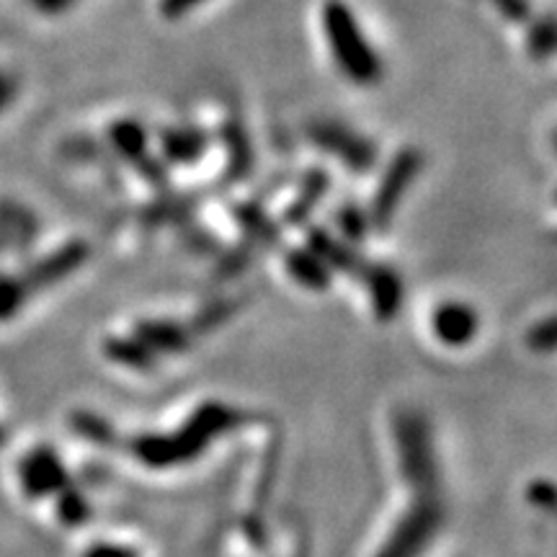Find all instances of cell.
Here are the masks:
<instances>
[{
  "instance_id": "cell-29",
  "label": "cell",
  "mask_w": 557,
  "mask_h": 557,
  "mask_svg": "<svg viewBox=\"0 0 557 557\" xmlns=\"http://www.w3.org/2000/svg\"><path fill=\"white\" fill-rule=\"evenodd\" d=\"M230 315H233V302H214V305H209V308L201 310L197 318H194V329L209 331V329H214V325L225 323Z\"/></svg>"
},
{
  "instance_id": "cell-18",
  "label": "cell",
  "mask_w": 557,
  "mask_h": 557,
  "mask_svg": "<svg viewBox=\"0 0 557 557\" xmlns=\"http://www.w3.org/2000/svg\"><path fill=\"white\" fill-rule=\"evenodd\" d=\"M284 267H287V274L297 284H302V287L312 292H325L331 287L333 271L308 246L284 250Z\"/></svg>"
},
{
  "instance_id": "cell-25",
  "label": "cell",
  "mask_w": 557,
  "mask_h": 557,
  "mask_svg": "<svg viewBox=\"0 0 557 557\" xmlns=\"http://www.w3.org/2000/svg\"><path fill=\"white\" fill-rule=\"evenodd\" d=\"M62 156L75 160V163H88V160H94V163H99L101 156H103V145H99V139L88 137V135H75L62 143Z\"/></svg>"
},
{
  "instance_id": "cell-1",
  "label": "cell",
  "mask_w": 557,
  "mask_h": 557,
  "mask_svg": "<svg viewBox=\"0 0 557 557\" xmlns=\"http://www.w3.org/2000/svg\"><path fill=\"white\" fill-rule=\"evenodd\" d=\"M243 421L238 410L222 406V403H207L184 429L173 436H139L132 442V455L148 468H173V465L189 462L199 457L214 436L225 434Z\"/></svg>"
},
{
  "instance_id": "cell-16",
  "label": "cell",
  "mask_w": 557,
  "mask_h": 557,
  "mask_svg": "<svg viewBox=\"0 0 557 557\" xmlns=\"http://www.w3.org/2000/svg\"><path fill=\"white\" fill-rule=\"evenodd\" d=\"M233 218L238 222L250 246L276 248L282 243V227L269 218V212L259 201H235Z\"/></svg>"
},
{
  "instance_id": "cell-17",
  "label": "cell",
  "mask_w": 557,
  "mask_h": 557,
  "mask_svg": "<svg viewBox=\"0 0 557 557\" xmlns=\"http://www.w3.org/2000/svg\"><path fill=\"white\" fill-rule=\"evenodd\" d=\"M197 205H199V194H178V191L163 189L158 194V199H152L150 205L143 209L139 220L150 227L165 225V222L184 225V222L191 220Z\"/></svg>"
},
{
  "instance_id": "cell-19",
  "label": "cell",
  "mask_w": 557,
  "mask_h": 557,
  "mask_svg": "<svg viewBox=\"0 0 557 557\" xmlns=\"http://www.w3.org/2000/svg\"><path fill=\"white\" fill-rule=\"evenodd\" d=\"M135 333L139 344L148 346L152 354H181L189 348V333L173 320H143Z\"/></svg>"
},
{
  "instance_id": "cell-27",
  "label": "cell",
  "mask_w": 557,
  "mask_h": 557,
  "mask_svg": "<svg viewBox=\"0 0 557 557\" xmlns=\"http://www.w3.org/2000/svg\"><path fill=\"white\" fill-rule=\"evenodd\" d=\"M253 248L256 246H250V243H243V246H238V248L225 250V253H222V259H220L222 276H235V274H240L243 269H248L250 253H253Z\"/></svg>"
},
{
  "instance_id": "cell-35",
  "label": "cell",
  "mask_w": 557,
  "mask_h": 557,
  "mask_svg": "<svg viewBox=\"0 0 557 557\" xmlns=\"http://www.w3.org/2000/svg\"><path fill=\"white\" fill-rule=\"evenodd\" d=\"M78 3V0H32V5L41 13H47V16H58V13H65L73 9V5Z\"/></svg>"
},
{
  "instance_id": "cell-28",
  "label": "cell",
  "mask_w": 557,
  "mask_h": 557,
  "mask_svg": "<svg viewBox=\"0 0 557 557\" xmlns=\"http://www.w3.org/2000/svg\"><path fill=\"white\" fill-rule=\"evenodd\" d=\"M491 5L511 24H527L532 21V3L529 0H491Z\"/></svg>"
},
{
  "instance_id": "cell-30",
  "label": "cell",
  "mask_w": 557,
  "mask_h": 557,
  "mask_svg": "<svg viewBox=\"0 0 557 557\" xmlns=\"http://www.w3.org/2000/svg\"><path fill=\"white\" fill-rule=\"evenodd\" d=\"M201 3H207V0H160V16L176 21L186 16V13H191L194 9H199Z\"/></svg>"
},
{
  "instance_id": "cell-12",
  "label": "cell",
  "mask_w": 557,
  "mask_h": 557,
  "mask_svg": "<svg viewBox=\"0 0 557 557\" xmlns=\"http://www.w3.org/2000/svg\"><path fill=\"white\" fill-rule=\"evenodd\" d=\"M218 139H220L222 150H225V158H227L225 181H230V184L246 181L250 173H253V165H256L253 143H250L246 124H243L240 120H235V116H230V120L220 124Z\"/></svg>"
},
{
  "instance_id": "cell-11",
  "label": "cell",
  "mask_w": 557,
  "mask_h": 557,
  "mask_svg": "<svg viewBox=\"0 0 557 557\" xmlns=\"http://www.w3.org/2000/svg\"><path fill=\"white\" fill-rule=\"evenodd\" d=\"M308 248L318 256L320 261L325 263L331 271H338V274L346 276H364L369 263L361 259V253L351 243L336 238L331 230L312 225L308 230Z\"/></svg>"
},
{
  "instance_id": "cell-34",
  "label": "cell",
  "mask_w": 557,
  "mask_h": 557,
  "mask_svg": "<svg viewBox=\"0 0 557 557\" xmlns=\"http://www.w3.org/2000/svg\"><path fill=\"white\" fill-rule=\"evenodd\" d=\"M83 557H137L135 549L122 545H94Z\"/></svg>"
},
{
  "instance_id": "cell-10",
  "label": "cell",
  "mask_w": 557,
  "mask_h": 557,
  "mask_svg": "<svg viewBox=\"0 0 557 557\" xmlns=\"http://www.w3.org/2000/svg\"><path fill=\"white\" fill-rule=\"evenodd\" d=\"M88 256H90L88 243H83V240L65 243V246L52 250V253H47L45 259H39L37 263H32V267L26 269V274H24L26 292L58 284L60 278H65L73 274L75 269H81L83 263L88 261Z\"/></svg>"
},
{
  "instance_id": "cell-32",
  "label": "cell",
  "mask_w": 557,
  "mask_h": 557,
  "mask_svg": "<svg viewBox=\"0 0 557 557\" xmlns=\"http://www.w3.org/2000/svg\"><path fill=\"white\" fill-rule=\"evenodd\" d=\"M529 500L537 506H553L555 500L553 483H547V480H537V483L529 487Z\"/></svg>"
},
{
  "instance_id": "cell-4",
  "label": "cell",
  "mask_w": 557,
  "mask_h": 557,
  "mask_svg": "<svg viewBox=\"0 0 557 557\" xmlns=\"http://www.w3.org/2000/svg\"><path fill=\"white\" fill-rule=\"evenodd\" d=\"M308 137L318 150L329 152L344 165L346 171L364 176L377 165L380 150L374 139L361 135V132L346 127L336 120H315L308 124Z\"/></svg>"
},
{
  "instance_id": "cell-20",
  "label": "cell",
  "mask_w": 557,
  "mask_h": 557,
  "mask_svg": "<svg viewBox=\"0 0 557 557\" xmlns=\"http://www.w3.org/2000/svg\"><path fill=\"white\" fill-rule=\"evenodd\" d=\"M107 357L114 359L116 364L137 369V372H150V369H156V354H152L145 344L132 338H109Z\"/></svg>"
},
{
  "instance_id": "cell-23",
  "label": "cell",
  "mask_w": 557,
  "mask_h": 557,
  "mask_svg": "<svg viewBox=\"0 0 557 557\" xmlns=\"http://www.w3.org/2000/svg\"><path fill=\"white\" fill-rule=\"evenodd\" d=\"M70 423H73L75 434L88 438V442L101 444V447H114V444H116L114 429H111L101 416L88 413V410H78V413L73 416V421H70Z\"/></svg>"
},
{
  "instance_id": "cell-8",
  "label": "cell",
  "mask_w": 557,
  "mask_h": 557,
  "mask_svg": "<svg viewBox=\"0 0 557 557\" xmlns=\"http://www.w3.org/2000/svg\"><path fill=\"white\" fill-rule=\"evenodd\" d=\"M209 145H212V135L207 129L194 127V124H178V127H165L158 132L160 160L165 165H176V169L197 165L207 156Z\"/></svg>"
},
{
  "instance_id": "cell-22",
  "label": "cell",
  "mask_w": 557,
  "mask_h": 557,
  "mask_svg": "<svg viewBox=\"0 0 557 557\" xmlns=\"http://www.w3.org/2000/svg\"><path fill=\"white\" fill-rule=\"evenodd\" d=\"M336 222H338L341 233H344V240L351 243V246L354 243L364 240L369 235V227H372V222H369V212L354 199L344 201V205L338 207Z\"/></svg>"
},
{
  "instance_id": "cell-31",
  "label": "cell",
  "mask_w": 557,
  "mask_h": 557,
  "mask_svg": "<svg viewBox=\"0 0 557 557\" xmlns=\"http://www.w3.org/2000/svg\"><path fill=\"white\" fill-rule=\"evenodd\" d=\"M529 346L537 348V351H553L555 348V323L553 320H545V323L537 325L532 333H529Z\"/></svg>"
},
{
  "instance_id": "cell-13",
  "label": "cell",
  "mask_w": 557,
  "mask_h": 557,
  "mask_svg": "<svg viewBox=\"0 0 557 557\" xmlns=\"http://www.w3.org/2000/svg\"><path fill=\"white\" fill-rule=\"evenodd\" d=\"M478 312L465 302H444L438 305L434 312V325L436 338L447 346H465L475 338L478 333Z\"/></svg>"
},
{
  "instance_id": "cell-3",
  "label": "cell",
  "mask_w": 557,
  "mask_h": 557,
  "mask_svg": "<svg viewBox=\"0 0 557 557\" xmlns=\"http://www.w3.org/2000/svg\"><path fill=\"white\" fill-rule=\"evenodd\" d=\"M395 438H398L400 470L418 496H438V468L434 444H431L429 423L416 410H403L395 418Z\"/></svg>"
},
{
  "instance_id": "cell-33",
  "label": "cell",
  "mask_w": 557,
  "mask_h": 557,
  "mask_svg": "<svg viewBox=\"0 0 557 557\" xmlns=\"http://www.w3.org/2000/svg\"><path fill=\"white\" fill-rule=\"evenodd\" d=\"M16 90H18L16 78L0 70V114L9 109V103L13 101V96H16Z\"/></svg>"
},
{
  "instance_id": "cell-9",
  "label": "cell",
  "mask_w": 557,
  "mask_h": 557,
  "mask_svg": "<svg viewBox=\"0 0 557 557\" xmlns=\"http://www.w3.org/2000/svg\"><path fill=\"white\" fill-rule=\"evenodd\" d=\"M18 475L32 498L58 496L62 487L67 485L65 465L60 462V457L54 455V449L50 447L34 449L32 455L21 462Z\"/></svg>"
},
{
  "instance_id": "cell-2",
  "label": "cell",
  "mask_w": 557,
  "mask_h": 557,
  "mask_svg": "<svg viewBox=\"0 0 557 557\" xmlns=\"http://www.w3.org/2000/svg\"><path fill=\"white\" fill-rule=\"evenodd\" d=\"M320 24H323L325 41H329V50L333 52L341 73L354 86H377L385 75V62L374 50L372 41L367 39L351 5L344 0H325L323 9H320Z\"/></svg>"
},
{
  "instance_id": "cell-15",
  "label": "cell",
  "mask_w": 557,
  "mask_h": 557,
  "mask_svg": "<svg viewBox=\"0 0 557 557\" xmlns=\"http://www.w3.org/2000/svg\"><path fill=\"white\" fill-rule=\"evenodd\" d=\"M364 284L372 299L374 315L380 320H395L403 305V278L389 267H367Z\"/></svg>"
},
{
  "instance_id": "cell-26",
  "label": "cell",
  "mask_w": 557,
  "mask_h": 557,
  "mask_svg": "<svg viewBox=\"0 0 557 557\" xmlns=\"http://www.w3.org/2000/svg\"><path fill=\"white\" fill-rule=\"evenodd\" d=\"M24 297H26L24 282L0 274V320L11 318L13 312L24 305Z\"/></svg>"
},
{
  "instance_id": "cell-5",
  "label": "cell",
  "mask_w": 557,
  "mask_h": 557,
  "mask_svg": "<svg viewBox=\"0 0 557 557\" xmlns=\"http://www.w3.org/2000/svg\"><path fill=\"white\" fill-rule=\"evenodd\" d=\"M423 171V152L418 148H403L393 156L387 163L385 173H382L377 191H374L372 207H369V222L385 233L393 225L395 214H398L400 201L406 199L410 186Z\"/></svg>"
},
{
  "instance_id": "cell-14",
  "label": "cell",
  "mask_w": 557,
  "mask_h": 557,
  "mask_svg": "<svg viewBox=\"0 0 557 557\" xmlns=\"http://www.w3.org/2000/svg\"><path fill=\"white\" fill-rule=\"evenodd\" d=\"M331 191V173L325 169H310L302 173L297 184V194L284 209V222L292 227L308 225L310 214L315 212V207L323 201L325 194Z\"/></svg>"
},
{
  "instance_id": "cell-6",
  "label": "cell",
  "mask_w": 557,
  "mask_h": 557,
  "mask_svg": "<svg viewBox=\"0 0 557 557\" xmlns=\"http://www.w3.org/2000/svg\"><path fill=\"white\" fill-rule=\"evenodd\" d=\"M109 148L135 169L156 189H169V165L150 152V135L137 120H116L109 124L107 132Z\"/></svg>"
},
{
  "instance_id": "cell-7",
  "label": "cell",
  "mask_w": 557,
  "mask_h": 557,
  "mask_svg": "<svg viewBox=\"0 0 557 557\" xmlns=\"http://www.w3.org/2000/svg\"><path fill=\"white\" fill-rule=\"evenodd\" d=\"M442 517L444 511L438 496H418L377 557H418L442 527Z\"/></svg>"
},
{
  "instance_id": "cell-24",
  "label": "cell",
  "mask_w": 557,
  "mask_h": 557,
  "mask_svg": "<svg viewBox=\"0 0 557 557\" xmlns=\"http://www.w3.org/2000/svg\"><path fill=\"white\" fill-rule=\"evenodd\" d=\"M58 513L65 527H81L90 519V506L86 496H81L78 491H73V487L65 485L58 493Z\"/></svg>"
},
{
  "instance_id": "cell-21",
  "label": "cell",
  "mask_w": 557,
  "mask_h": 557,
  "mask_svg": "<svg viewBox=\"0 0 557 557\" xmlns=\"http://www.w3.org/2000/svg\"><path fill=\"white\" fill-rule=\"evenodd\" d=\"M557 45V24L553 13H545V16L534 18L532 26L527 32V52L534 62H545L553 58Z\"/></svg>"
}]
</instances>
